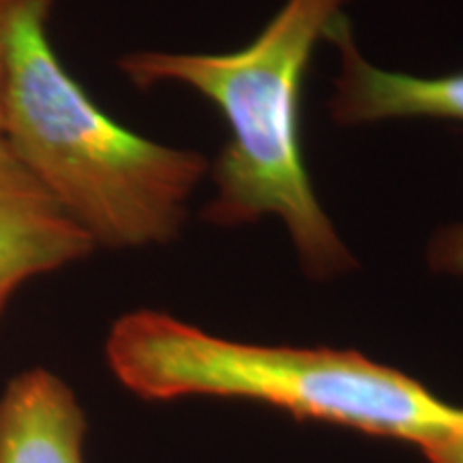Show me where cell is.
<instances>
[{
    "instance_id": "obj_1",
    "label": "cell",
    "mask_w": 463,
    "mask_h": 463,
    "mask_svg": "<svg viewBox=\"0 0 463 463\" xmlns=\"http://www.w3.org/2000/svg\"><path fill=\"white\" fill-rule=\"evenodd\" d=\"M350 0H286L251 43L228 54L136 52L118 62L137 89L184 84L222 112L230 140L213 165L215 225L273 215L314 277L344 273L352 256L317 202L300 142L305 71Z\"/></svg>"
},
{
    "instance_id": "obj_2",
    "label": "cell",
    "mask_w": 463,
    "mask_h": 463,
    "mask_svg": "<svg viewBox=\"0 0 463 463\" xmlns=\"http://www.w3.org/2000/svg\"><path fill=\"white\" fill-rule=\"evenodd\" d=\"M52 7L54 0H22L17 9L0 136L95 247L170 242L208 161L103 112L56 54Z\"/></svg>"
},
{
    "instance_id": "obj_3",
    "label": "cell",
    "mask_w": 463,
    "mask_h": 463,
    "mask_svg": "<svg viewBox=\"0 0 463 463\" xmlns=\"http://www.w3.org/2000/svg\"><path fill=\"white\" fill-rule=\"evenodd\" d=\"M106 356L136 395L251 399L273 408L425 449L463 420L397 369L350 350L239 344L161 311H133L109 331Z\"/></svg>"
},
{
    "instance_id": "obj_4",
    "label": "cell",
    "mask_w": 463,
    "mask_h": 463,
    "mask_svg": "<svg viewBox=\"0 0 463 463\" xmlns=\"http://www.w3.org/2000/svg\"><path fill=\"white\" fill-rule=\"evenodd\" d=\"M95 251V242L56 204L0 137V277L24 283Z\"/></svg>"
},
{
    "instance_id": "obj_5",
    "label": "cell",
    "mask_w": 463,
    "mask_h": 463,
    "mask_svg": "<svg viewBox=\"0 0 463 463\" xmlns=\"http://www.w3.org/2000/svg\"><path fill=\"white\" fill-rule=\"evenodd\" d=\"M326 39L337 45L341 54V71L328 103L339 125L433 118L463 129V71L419 78L375 67L358 52L345 14L335 20Z\"/></svg>"
},
{
    "instance_id": "obj_6",
    "label": "cell",
    "mask_w": 463,
    "mask_h": 463,
    "mask_svg": "<svg viewBox=\"0 0 463 463\" xmlns=\"http://www.w3.org/2000/svg\"><path fill=\"white\" fill-rule=\"evenodd\" d=\"M84 436L78 399L52 372L28 369L0 397V463H84Z\"/></svg>"
},
{
    "instance_id": "obj_7",
    "label": "cell",
    "mask_w": 463,
    "mask_h": 463,
    "mask_svg": "<svg viewBox=\"0 0 463 463\" xmlns=\"http://www.w3.org/2000/svg\"><path fill=\"white\" fill-rule=\"evenodd\" d=\"M427 256L431 269L438 273L463 277V223L439 230L433 236Z\"/></svg>"
},
{
    "instance_id": "obj_8",
    "label": "cell",
    "mask_w": 463,
    "mask_h": 463,
    "mask_svg": "<svg viewBox=\"0 0 463 463\" xmlns=\"http://www.w3.org/2000/svg\"><path fill=\"white\" fill-rule=\"evenodd\" d=\"M22 0H0V131H3V101L5 86H7L9 71V52H11V31H14V20ZM3 137V136H0Z\"/></svg>"
},
{
    "instance_id": "obj_9",
    "label": "cell",
    "mask_w": 463,
    "mask_h": 463,
    "mask_svg": "<svg viewBox=\"0 0 463 463\" xmlns=\"http://www.w3.org/2000/svg\"><path fill=\"white\" fill-rule=\"evenodd\" d=\"M430 463H463V420L447 436L422 449Z\"/></svg>"
},
{
    "instance_id": "obj_10",
    "label": "cell",
    "mask_w": 463,
    "mask_h": 463,
    "mask_svg": "<svg viewBox=\"0 0 463 463\" xmlns=\"http://www.w3.org/2000/svg\"><path fill=\"white\" fill-rule=\"evenodd\" d=\"M17 288H20V283H15L11 279H3V277H0V316H3L5 307H7L9 298L14 297V292Z\"/></svg>"
}]
</instances>
